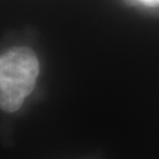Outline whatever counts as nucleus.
<instances>
[{
  "instance_id": "1",
  "label": "nucleus",
  "mask_w": 159,
  "mask_h": 159,
  "mask_svg": "<svg viewBox=\"0 0 159 159\" xmlns=\"http://www.w3.org/2000/svg\"><path fill=\"white\" fill-rule=\"evenodd\" d=\"M39 72L32 49L19 47L0 54V109L7 113L19 110L36 86Z\"/></svg>"
},
{
  "instance_id": "2",
  "label": "nucleus",
  "mask_w": 159,
  "mask_h": 159,
  "mask_svg": "<svg viewBox=\"0 0 159 159\" xmlns=\"http://www.w3.org/2000/svg\"><path fill=\"white\" fill-rule=\"evenodd\" d=\"M146 6H151V7H158L159 6V0H138Z\"/></svg>"
}]
</instances>
